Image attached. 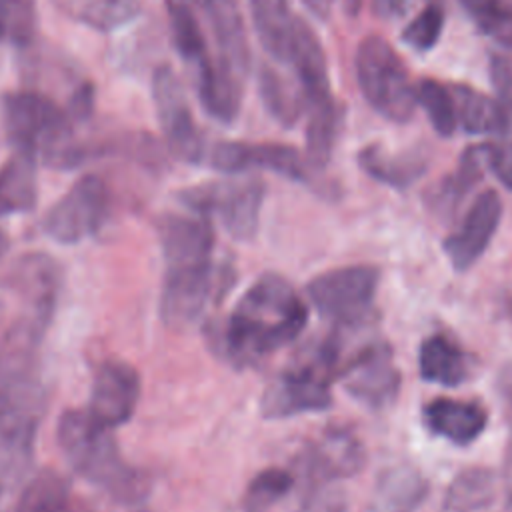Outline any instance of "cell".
Listing matches in <instances>:
<instances>
[{
  "label": "cell",
  "instance_id": "11",
  "mask_svg": "<svg viewBox=\"0 0 512 512\" xmlns=\"http://www.w3.org/2000/svg\"><path fill=\"white\" fill-rule=\"evenodd\" d=\"M212 292V262L166 264L160 318L166 328L186 330L200 318Z\"/></svg>",
  "mask_w": 512,
  "mask_h": 512
},
{
  "label": "cell",
  "instance_id": "23",
  "mask_svg": "<svg viewBox=\"0 0 512 512\" xmlns=\"http://www.w3.org/2000/svg\"><path fill=\"white\" fill-rule=\"evenodd\" d=\"M38 200V156L14 148L0 166V216L30 212Z\"/></svg>",
  "mask_w": 512,
  "mask_h": 512
},
{
  "label": "cell",
  "instance_id": "8",
  "mask_svg": "<svg viewBox=\"0 0 512 512\" xmlns=\"http://www.w3.org/2000/svg\"><path fill=\"white\" fill-rule=\"evenodd\" d=\"M108 206L110 194L106 182L96 174H86L48 208L42 218V228L60 244H76L102 228Z\"/></svg>",
  "mask_w": 512,
  "mask_h": 512
},
{
  "label": "cell",
  "instance_id": "26",
  "mask_svg": "<svg viewBox=\"0 0 512 512\" xmlns=\"http://www.w3.org/2000/svg\"><path fill=\"white\" fill-rule=\"evenodd\" d=\"M10 284L26 298L28 308H38L46 312L56 310L58 300V266L46 254H26L12 270Z\"/></svg>",
  "mask_w": 512,
  "mask_h": 512
},
{
  "label": "cell",
  "instance_id": "40",
  "mask_svg": "<svg viewBox=\"0 0 512 512\" xmlns=\"http://www.w3.org/2000/svg\"><path fill=\"white\" fill-rule=\"evenodd\" d=\"M302 512H350L348 502L342 492L328 490L326 484L308 490Z\"/></svg>",
  "mask_w": 512,
  "mask_h": 512
},
{
  "label": "cell",
  "instance_id": "47",
  "mask_svg": "<svg viewBox=\"0 0 512 512\" xmlns=\"http://www.w3.org/2000/svg\"><path fill=\"white\" fill-rule=\"evenodd\" d=\"M140 512H148V510H140Z\"/></svg>",
  "mask_w": 512,
  "mask_h": 512
},
{
  "label": "cell",
  "instance_id": "27",
  "mask_svg": "<svg viewBox=\"0 0 512 512\" xmlns=\"http://www.w3.org/2000/svg\"><path fill=\"white\" fill-rule=\"evenodd\" d=\"M428 482L410 464H396L378 476L372 512H414L426 498Z\"/></svg>",
  "mask_w": 512,
  "mask_h": 512
},
{
  "label": "cell",
  "instance_id": "34",
  "mask_svg": "<svg viewBox=\"0 0 512 512\" xmlns=\"http://www.w3.org/2000/svg\"><path fill=\"white\" fill-rule=\"evenodd\" d=\"M70 488L64 476L46 468L20 492L12 512H68Z\"/></svg>",
  "mask_w": 512,
  "mask_h": 512
},
{
  "label": "cell",
  "instance_id": "18",
  "mask_svg": "<svg viewBox=\"0 0 512 512\" xmlns=\"http://www.w3.org/2000/svg\"><path fill=\"white\" fill-rule=\"evenodd\" d=\"M284 64L292 66L294 76L304 92L306 108L314 102L332 98L326 54L314 30L300 18H296L290 52Z\"/></svg>",
  "mask_w": 512,
  "mask_h": 512
},
{
  "label": "cell",
  "instance_id": "44",
  "mask_svg": "<svg viewBox=\"0 0 512 512\" xmlns=\"http://www.w3.org/2000/svg\"><path fill=\"white\" fill-rule=\"evenodd\" d=\"M336 0H302V4L308 8L310 14H314L320 20H328L332 14Z\"/></svg>",
  "mask_w": 512,
  "mask_h": 512
},
{
  "label": "cell",
  "instance_id": "20",
  "mask_svg": "<svg viewBox=\"0 0 512 512\" xmlns=\"http://www.w3.org/2000/svg\"><path fill=\"white\" fill-rule=\"evenodd\" d=\"M358 166L372 180L394 190L410 188L428 170V154L420 148L390 152L382 144H366L358 152Z\"/></svg>",
  "mask_w": 512,
  "mask_h": 512
},
{
  "label": "cell",
  "instance_id": "19",
  "mask_svg": "<svg viewBox=\"0 0 512 512\" xmlns=\"http://www.w3.org/2000/svg\"><path fill=\"white\" fill-rule=\"evenodd\" d=\"M206 14V22L214 36L218 54L216 58L246 76L250 52H248V36L242 12L236 0H194Z\"/></svg>",
  "mask_w": 512,
  "mask_h": 512
},
{
  "label": "cell",
  "instance_id": "37",
  "mask_svg": "<svg viewBox=\"0 0 512 512\" xmlns=\"http://www.w3.org/2000/svg\"><path fill=\"white\" fill-rule=\"evenodd\" d=\"M294 486V476L282 468H266L258 472L246 486L242 496V512H268Z\"/></svg>",
  "mask_w": 512,
  "mask_h": 512
},
{
  "label": "cell",
  "instance_id": "2",
  "mask_svg": "<svg viewBox=\"0 0 512 512\" xmlns=\"http://www.w3.org/2000/svg\"><path fill=\"white\" fill-rule=\"evenodd\" d=\"M58 446L70 466L116 502L138 504L150 494V478L130 466L110 432L88 410H66L56 428Z\"/></svg>",
  "mask_w": 512,
  "mask_h": 512
},
{
  "label": "cell",
  "instance_id": "46",
  "mask_svg": "<svg viewBox=\"0 0 512 512\" xmlns=\"http://www.w3.org/2000/svg\"><path fill=\"white\" fill-rule=\"evenodd\" d=\"M6 250H8V238H6V234L0 228V258L6 254Z\"/></svg>",
  "mask_w": 512,
  "mask_h": 512
},
{
  "label": "cell",
  "instance_id": "3",
  "mask_svg": "<svg viewBox=\"0 0 512 512\" xmlns=\"http://www.w3.org/2000/svg\"><path fill=\"white\" fill-rule=\"evenodd\" d=\"M2 116L14 148L36 154L38 160L52 168H76L92 156L90 144L74 138V122L68 112L40 92L20 90L6 94Z\"/></svg>",
  "mask_w": 512,
  "mask_h": 512
},
{
  "label": "cell",
  "instance_id": "32",
  "mask_svg": "<svg viewBox=\"0 0 512 512\" xmlns=\"http://www.w3.org/2000/svg\"><path fill=\"white\" fill-rule=\"evenodd\" d=\"M70 20L98 32H114L140 12V0H52Z\"/></svg>",
  "mask_w": 512,
  "mask_h": 512
},
{
  "label": "cell",
  "instance_id": "12",
  "mask_svg": "<svg viewBox=\"0 0 512 512\" xmlns=\"http://www.w3.org/2000/svg\"><path fill=\"white\" fill-rule=\"evenodd\" d=\"M366 464V448L348 426H330L302 454L308 490L356 476Z\"/></svg>",
  "mask_w": 512,
  "mask_h": 512
},
{
  "label": "cell",
  "instance_id": "17",
  "mask_svg": "<svg viewBox=\"0 0 512 512\" xmlns=\"http://www.w3.org/2000/svg\"><path fill=\"white\" fill-rule=\"evenodd\" d=\"M422 422L434 436L458 446H466L484 432L488 412L474 400L440 396L424 404Z\"/></svg>",
  "mask_w": 512,
  "mask_h": 512
},
{
  "label": "cell",
  "instance_id": "14",
  "mask_svg": "<svg viewBox=\"0 0 512 512\" xmlns=\"http://www.w3.org/2000/svg\"><path fill=\"white\" fill-rule=\"evenodd\" d=\"M502 220V200L496 190L480 192L458 228L446 236L442 248L456 272L470 270L486 252Z\"/></svg>",
  "mask_w": 512,
  "mask_h": 512
},
{
  "label": "cell",
  "instance_id": "45",
  "mask_svg": "<svg viewBox=\"0 0 512 512\" xmlns=\"http://www.w3.org/2000/svg\"><path fill=\"white\" fill-rule=\"evenodd\" d=\"M4 36H8V30H6V16H4V6H2V0H0V42L4 40Z\"/></svg>",
  "mask_w": 512,
  "mask_h": 512
},
{
  "label": "cell",
  "instance_id": "13",
  "mask_svg": "<svg viewBox=\"0 0 512 512\" xmlns=\"http://www.w3.org/2000/svg\"><path fill=\"white\" fill-rule=\"evenodd\" d=\"M210 166L226 172L240 174L246 170H270L284 178L306 182L310 166L296 148L276 142H218L210 152Z\"/></svg>",
  "mask_w": 512,
  "mask_h": 512
},
{
  "label": "cell",
  "instance_id": "33",
  "mask_svg": "<svg viewBox=\"0 0 512 512\" xmlns=\"http://www.w3.org/2000/svg\"><path fill=\"white\" fill-rule=\"evenodd\" d=\"M496 498V474L484 466H472L454 476L444 494L448 512H478Z\"/></svg>",
  "mask_w": 512,
  "mask_h": 512
},
{
  "label": "cell",
  "instance_id": "29",
  "mask_svg": "<svg viewBox=\"0 0 512 512\" xmlns=\"http://www.w3.org/2000/svg\"><path fill=\"white\" fill-rule=\"evenodd\" d=\"M172 40L178 54L192 66L194 74L204 70L214 56L198 20L194 0H166Z\"/></svg>",
  "mask_w": 512,
  "mask_h": 512
},
{
  "label": "cell",
  "instance_id": "35",
  "mask_svg": "<svg viewBox=\"0 0 512 512\" xmlns=\"http://www.w3.org/2000/svg\"><path fill=\"white\" fill-rule=\"evenodd\" d=\"M416 106H420L434 132L448 138L458 128V112L452 88L434 78H422L416 84Z\"/></svg>",
  "mask_w": 512,
  "mask_h": 512
},
{
  "label": "cell",
  "instance_id": "5",
  "mask_svg": "<svg viewBox=\"0 0 512 512\" xmlns=\"http://www.w3.org/2000/svg\"><path fill=\"white\" fill-rule=\"evenodd\" d=\"M322 340L304 350L260 398V414L266 420H280L304 412H320L332 404L330 382L336 368Z\"/></svg>",
  "mask_w": 512,
  "mask_h": 512
},
{
  "label": "cell",
  "instance_id": "39",
  "mask_svg": "<svg viewBox=\"0 0 512 512\" xmlns=\"http://www.w3.org/2000/svg\"><path fill=\"white\" fill-rule=\"evenodd\" d=\"M486 164L500 180V184L512 190V136H496L484 142Z\"/></svg>",
  "mask_w": 512,
  "mask_h": 512
},
{
  "label": "cell",
  "instance_id": "30",
  "mask_svg": "<svg viewBox=\"0 0 512 512\" xmlns=\"http://www.w3.org/2000/svg\"><path fill=\"white\" fill-rule=\"evenodd\" d=\"M340 128V108L332 98L314 102L306 108V132H304V158L310 170H324L334 152V144Z\"/></svg>",
  "mask_w": 512,
  "mask_h": 512
},
{
  "label": "cell",
  "instance_id": "9",
  "mask_svg": "<svg viewBox=\"0 0 512 512\" xmlns=\"http://www.w3.org/2000/svg\"><path fill=\"white\" fill-rule=\"evenodd\" d=\"M346 392L370 410L392 406L400 392V370L388 342L372 338L352 350L338 376Z\"/></svg>",
  "mask_w": 512,
  "mask_h": 512
},
{
  "label": "cell",
  "instance_id": "42",
  "mask_svg": "<svg viewBox=\"0 0 512 512\" xmlns=\"http://www.w3.org/2000/svg\"><path fill=\"white\" fill-rule=\"evenodd\" d=\"M412 6V0H370V10L380 20L402 18Z\"/></svg>",
  "mask_w": 512,
  "mask_h": 512
},
{
  "label": "cell",
  "instance_id": "6",
  "mask_svg": "<svg viewBox=\"0 0 512 512\" xmlns=\"http://www.w3.org/2000/svg\"><path fill=\"white\" fill-rule=\"evenodd\" d=\"M378 282L380 270L376 266H340L314 276L306 294L312 306L336 326H360L370 320Z\"/></svg>",
  "mask_w": 512,
  "mask_h": 512
},
{
  "label": "cell",
  "instance_id": "43",
  "mask_svg": "<svg viewBox=\"0 0 512 512\" xmlns=\"http://www.w3.org/2000/svg\"><path fill=\"white\" fill-rule=\"evenodd\" d=\"M498 390H500V396L506 404V410L510 412L512 416V362H508L500 374H498Z\"/></svg>",
  "mask_w": 512,
  "mask_h": 512
},
{
  "label": "cell",
  "instance_id": "4",
  "mask_svg": "<svg viewBox=\"0 0 512 512\" xmlns=\"http://www.w3.org/2000/svg\"><path fill=\"white\" fill-rule=\"evenodd\" d=\"M354 72L364 100L390 122H408L416 110V84L388 40L370 34L354 52Z\"/></svg>",
  "mask_w": 512,
  "mask_h": 512
},
{
  "label": "cell",
  "instance_id": "16",
  "mask_svg": "<svg viewBox=\"0 0 512 512\" xmlns=\"http://www.w3.org/2000/svg\"><path fill=\"white\" fill-rule=\"evenodd\" d=\"M156 232L166 264L212 262L214 228L210 216L194 212L164 214L156 222Z\"/></svg>",
  "mask_w": 512,
  "mask_h": 512
},
{
  "label": "cell",
  "instance_id": "7",
  "mask_svg": "<svg viewBox=\"0 0 512 512\" xmlns=\"http://www.w3.org/2000/svg\"><path fill=\"white\" fill-rule=\"evenodd\" d=\"M182 202L198 214L216 212L224 230L240 242L256 236L264 202V184L260 178L210 182L182 190Z\"/></svg>",
  "mask_w": 512,
  "mask_h": 512
},
{
  "label": "cell",
  "instance_id": "25",
  "mask_svg": "<svg viewBox=\"0 0 512 512\" xmlns=\"http://www.w3.org/2000/svg\"><path fill=\"white\" fill-rule=\"evenodd\" d=\"M486 164V152H484V142L468 146L456 164V168L446 174L428 194L430 206L436 214L448 218L452 216L460 202L466 198V194L482 180Z\"/></svg>",
  "mask_w": 512,
  "mask_h": 512
},
{
  "label": "cell",
  "instance_id": "1",
  "mask_svg": "<svg viewBox=\"0 0 512 512\" xmlns=\"http://www.w3.org/2000/svg\"><path fill=\"white\" fill-rule=\"evenodd\" d=\"M308 308L280 274H262L236 302L224 324L210 326L208 342L232 364H252L300 336Z\"/></svg>",
  "mask_w": 512,
  "mask_h": 512
},
{
  "label": "cell",
  "instance_id": "31",
  "mask_svg": "<svg viewBox=\"0 0 512 512\" xmlns=\"http://www.w3.org/2000/svg\"><path fill=\"white\" fill-rule=\"evenodd\" d=\"M258 90L266 112L284 128H292L306 112V98L298 80L286 78L272 66L260 68Z\"/></svg>",
  "mask_w": 512,
  "mask_h": 512
},
{
  "label": "cell",
  "instance_id": "36",
  "mask_svg": "<svg viewBox=\"0 0 512 512\" xmlns=\"http://www.w3.org/2000/svg\"><path fill=\"white\" fill-rule=\"evenodd\" d=\"M476 28L504 50H512V0H458Z\"/></svg>",
  "mask_w": 512,
  "mask_h": 512
},
{
  "label": "cell",
  "instance_id": "15",
  "mask_svg": "<svg viewBox=\"0 0 512 512\" xmlns=\"http://www.w3.org/2000/svg\"><path fill=\"white\" fill-rule=\"evenodd\" d=\"M140 398V376L124 360H104L92 382L88 412L106 428L128 422Z\"/></svg>",
  "mask_w": 512,
  "mask_h": 512
},
{
  "label": "cell",
  "instance_id": "21",
  "mask_svg": "<svg viewBox=\"0 0 512 512\" xmlns=\"http://www.w3.org/2000/svg\"><path fill=\"white\" fill-rule=\"evenodd\" d=\"M454 100H456V112H458V124L468 134H492L502 136L508 126L510 116V96H488L468 84H450Z\"/></svg>",
  "mask_w": 512,
  "mask_h": 512
},
{
  "label": "cell",
  "instance_id": "41",
  "mask_svg": "<svg viewBox=\"0 0 512 512\" xmlns=\"http://www.w3.org/2000/svg\"><path fill=\"white\" fill-rule=\"evenodd\" d=\"M92 110H94V86L90 82H84L72 92L66 112L72 122H84L90 118Z\"/></svg>",
  "mask_w": 512,
  "mask_h": 512
},
{
  "label": "cell",
  "instance_id": "10",
  "mask_svg": "<svg viewBox=\"0 0 512 512\" xmlns=\"http://www.w3.org/2000/svg\"><path fill=\"white\" fill-rule=\"evenodd\" d=\"M152 100L170 152L188 164L202 162L204 138L196 126L182 82L170 66H158L154 70Z\"/></svg>",
  "mask_w": 512,
  "mask_h": 512
},
{
  "label": "cell",
  "instance_id": "28",
  "mask_svg": "<svg viewBox=\"0 0 512 512\" xmlns=\"http://www.w3.org/2000/svg\"><path fill=\"white\" fill-rule=\"evenodd\" d=\"M250 18L262 48L278 62H286L296 18L288 0H248Z\"/></svg>",
  "mask_w": 512,
  "mask_h": 512
},
{
  "label": "cell",
  "instance_id": "38",
  "mask_svg": "<svg viewBox=\"0 0 512 512\" xmlns=\"http://www.w3.org/2000/svg\"><path fill=\"white\" fill-rule=\"evenodd\" d=\"M446 26V8L442 0H426V4L418 10V14L402 28V42L416 50L428 52L432 50Z\"/></svg>",
  "mask_w": 512,
  "mask_h": 512
},
{
  "label": "cell",
  "instance_id": "24",
  "mask_svg": "<svg viewBox=\"0 0 512 512\" xmlns=\"http://www.w3.org/2000/svg\"><path fill=\"white\" fill-rule=\"evenodd\" d=\"M418 370L422 380L454 388L470 374L468 354L448 334L436 332L422 340L418 350Z\"/></svg>",
  "mask_w": 512,
  "mask_h": 512
},
{
  "label": "cell",
  "instance_id": "22",
  "mask_svg": "<svg viewBox=\"0 0 512 512\" xmlns=\"http://www.w3.org/2000/svg\"><path fill=\"white\" fill-rule=\"evenodd\" d=\"M196 92L202 108L218 122L230 124L236 120L242 106L244 76L222 64L216 56L200 72L194 74Z\"/></svg>",
  "mask_w": 512,
  "mask_h": 512
}]
</instances>
